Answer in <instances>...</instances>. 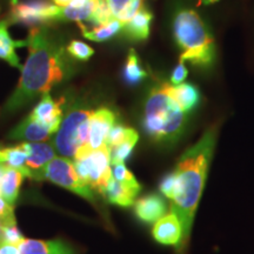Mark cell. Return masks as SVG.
Masks as SVG:
<instances>
[{
    "instance_id": "30",
    "label": "cell",
    "mask_w": 254,
    "mask_h": 254,
    "mask_svg": "<svg viewBox=\"0 0 254 254\" xmlns=\"http://www.w3.org/2000/svg\"><path fill=\"white\" fill-rule=\"evenodd\" d=\"M112 166V177L116 180L126 184H139L132 172H129L125 164H116Z\"/></svg>"
},
{
    "instance_id": "25",
    "label": "cell",
    "mask_w": 254,
    "mask_h": 254,
    "mask_svg": "<svg viewBox=\"0 0 254 254\" xmlns=\"http://www.w3.org/2000/svg\"><path fill=\"white\" fill-rule=\"evenodd\" d=\"M2 155H4V163L2 164L20 171L25 177L30 178V171L26 167L27 154L20 144L13 146V147L2 148Z\"/></svg>"
},
{
    "instance_id": "18",
    "label": "cell",
    "mask_w": 254,
    "mask_h": 254,
    "mask_svg": "<svg viewBox=\"0 0 254 254\" xmlns=\"http://www.w3.org/2000/svg\"><path fill=\"white\" fill-rule=\"evenodd\" d=\"M98 4L99 0H71L67 7L60 8L58 21H90Z\"/></svg>"
},
{
    "instance_id": "33",
    "label": "cell",
    "mask_w": 254,
    "mask_h": 254,
    "mask_svg": "<svg viewBox=\"0 0 254 254\" xmlns=\"http://www.w3.org/2000/svg\"><path fill=\"white\" fill-rule=\"evenodd\" d=\"M134 1H136V0H107V4H109L111 12H112L113 18L117 19L124 9L128 7Z\"/></svg>"
},
{
    "instance_id": "35",
    "label": "cell",
    "mask_w": 254,
    "mask_h": 254,
    "mask_svg": "<svg viewBox=\"0 0 254 254\" xmlns=\"http://www.w3.org/2000/svg\"><path fill=\"white\" fill-rule=\"evenodd\" d=\"M0 254H19V247L12 244L1 243L0 244Z\"/></svg>"
},
{
    "instance_id": "16",
    "label": "cell",
    "mask_w": 254,
    "mask_h": 254,
    "mask_svg": "<svg viewBox=\"0 0 254 254\" xmlns=\"http://www.w3.org/2000/svg\"><path fill=\"white\" fill-rule=\"evenodd\" d=\"M18 247L19 254H75L74 250L62 240L24 239Z\"/></svg>"
},
{
    "instance_id": "26",
    "label": "cell",
    "mask_w": 254,
    "mask_h": 254,
    "mask_svg": "<svg viewBox=\"0 0 254 254\" xmlns=\"http://www.w3.org/2000/svg\"><path fill=\"white\" fill-rule=\"evenodd\" d=\"M66 51L72 58L81 60V62H86L94 55V50L91 46L79 40H72L66 47Z\"/></svg>"
},
{
    "instance_id": "23",
    "label": "cell",
    "mask_w": 254,
    "mask_h": 254,
    "mask_svg": "<svg viewBox=\"0 0 254 254\" xmlns=\"http://www.w3.org/2000/svg\"><path fill=\"white\" fill-rule=\"evenodd\" d=\"M138 139H139L138 132L132 128V131L129 132V134L127 135L126 138L120 142V144L109 148L111 165L125 163L126 159H128L129 155H131L133 148H134L135 144L138 142Z\"/></svg>"
},
{
    "instance_id": "3",
    "label": "cell",
    "mask_w": 254,
    "mask_h": 254,
    "mask_svg": "<svg viewBox=\"0 0 254 254\" xmlns=\"http://www.w3.org/2000/svg\"><path fill=\"white\" fill-rule=\"evenodd\" d=\"M186 114L171 97L167 82H163L152 88L146 98L142 125L154 141L171 144L185 128Z\"/></svg>"
},
{
    "instance_id": "24",
    "label": "cell",
    "mask_w": 254,
    "mask_h": 254,
    "mask_svg": "<svg viewBox=\"0 0 254 254\" xmlns=\"http://www.w3.org/2000/svg\"><path fill=\"white\" fill-rule=\"evenodd\" d=\"M147 73L142 68L140 62H139L138 55L133 49L128 51V56L125 64V67L123 71V77L127 84L136 85L144 80Z\"/></svg>"
},
{
    "instance_id": "31",
    "label": "cell",
    "mask_w": 254,
    "mask_h": 254,
    "mask_svg": "<svg viewBox=\"0 0 254 254\" xmlns=\"http://www.w3.org/2000/svg\"><path fill=\"white\" fill-rule=\"evenodd\" d=\"M160 192L166 196L167 199H170L172 201L174 198V194H176V177H174V173H170L161 180L160 183Z\"/></svg>"
},
{
    "instance_id": "11",
    "label": "cell",
    "mask_w": 254,
    "mask_h": 254,
    "mask_svg": "<svg viewBox=\"0 0 254 254\" xmlns=\"http://www.w3.org/2000/svg\"><path fill=\"white\" fill-rule=\"evenodd\" d=\"M153 238L159 244L177 246L179 249L183 241V225L178 215L171 211L163 218L155 221L152 228Z\"/></svg>"
},
{
    "instance_id": "7",
    "label": "cell",
    "mask_w": 254,
    "mask_h": 254,
    "mask_svg": "<svg viewBox=\"0 0 254 254\" xmlns=\"http://www.w3.org/2000/svg\"><path fill=\"white\" fill-rule=\"evenodd\" d=\"M73 163L81 182L92 190H98L103 194L104 190L112 178L110 150L107 146L93 151L85 158L77 159Z\"/></svg>"
},
{
    "instance_id": "13",
    "label": "cell",
    "mask_w": 254,
    "mask_h": 254,
    "mask_svg": "<svg viewBox=\"0 0 254 254\" xmlns=\"http://www.w3.org/2000/svg\"><path fill=\"white\" fill-rule=\"evenodd\" d=\"M140 190V184L122 183L112 177L104 190L103 195L111 204L118 205L120 207H129L134 204V200Z\"/></svg>"
},
{
    "instance_id": "14",
    "label": "cell",
    "mask_w": 254,
    "mask_h": 254,
    "mask_svg": "<svg viewBox=\"0 0 254 254\" xmlns=\"http://www.w3.org/2000/svg\"><path fill=\"white\" fill-rule=\"evenodd\" d=\"M51 134H53V132L49 127L28 116L9 132L8 139L23 142H38L47 140Z\"/></svg>"
},
{
    "instance_id": "10",
    "label": "cell",
    "mask_w": 254,
    "mask_h": 254,
    "mask_svg": "<svg viewBox=\"0 0 254 254\" xmlns=\"http://www.w3.org/2000/svg\"><path fill=\"white\" fill-rule=\"evenodd\" d=\"M63 103L64 99L55 100L50 93H45L41 95L40 101L30 116L49 127L53 133H57L63 122Z\"/></svg>"
},
{
    "instance_id": "4",
    "label": "cell",
    "mask_w": 254,
    "mask_h": 254,
    "mask_svg": "<svg viewBox=\"0 0 254 254\" xmlns=\"http://www.w3.org/2000/svg\"><path fill=\"white\" fill-rule=\"evenodd\" d=\"M173 34L180 50V60L195 66H209L214 60L213 38L208 33L204 21L192 9H182L173 20Z\"/></svg>"
},
{
    "instance_id": "20",
    "label": "cell",
    "mask_w": 254,
    "mask_h": 254,
    "mask_svg": "<svg viewBox=\"0 0 254 254\" xmlns=\"http://www.w3.org/2000/svg\"><path fill=\"white\" fill-rule=\"evenodd\" d=\"M168 92L173 100L178 104V106L186 113L194 110L196 105L199 104V91L192 84H187V82H183L179 85L168 84Z\"/></svg>"
},
{
    "instance_id": "21",
    "label": "cell",
    "mask_w": 254,
    "mask_h": 254,
    "mask_svg": "<svg viewBox=\"0 0 254 254\" xmlns=\"http://www.w3.org/2000/svg\"><path fill=\"white\" fill-rule=\"evenodd\" d=\"M24 177L25 176L20 171L14 170V168L8 166L6 167L4 176L0 179V195L9 205L13 206L14 202L17 201Z\"/></svg>"
},
{
    "instance_id": "15",
    "label": "cell",
    "mask_w": 254,
    "mask_h": 254,
    "mask_svg": "<svg viewBox=\"0 0 254 254\" xmlns=\"http://www.w3.org/2000/svg\"><path fill=\"white\" fill-rule=\"evenodd\" d=\"M134 213L141 221L151 224L164 217L166 213V204L164 199L158 194L142 196L135 201Z\"/></svg>"
},
{
    "instance_id": "28",
    "label": "cell",
    "mask_w": 254,
    "mask_h": 254,
    "mask_svg": "<svg viewBox=\"0 0 254 254\" xmlns=\"http://www.w3.org/2000/svg\"><path fill=\"white\" fill-rule=\"evenodd\" d=\"M2 239H4V243L17 246L25 239L20 231L18 230L17 221H8L2 224Z\"/></svg>"
},
{
    "instance_id": "1",
    "label": "cell",
    "mask_w": 254,
    "mask_h": 254,
    "mask_svg": "<svg viewBox=\"0 0 254 254\" xmlns=\"http://www.w3.org/2000/svg\"><path fill=\"white\" fill-rule=\"evenodd\" d=\"M26 43L28 58L20 69L17 87L6 101V113H14L40 95L50 93L69 75L67 51L46 25L32 27Z\"/></svg>"
},
{
    "instance_id": "19",
    "label": "cell",
    "mask_w": 254,
    "mask_h": 254,
    "mask_svg": "<svg viewBox=\"0 0 254 254\" xmlns=\"http://www.w3.org/2000/svg\"><path fill=\"white\" fill-rule=\"evenodd\" d=\"M152 19H153V15L151 12L142 6L131 20L124 24L123 31L125 32L127 37L133 40L140 41L147 39L150 36Z\"/></svg>"
},
{
    "instance_id": "39",
    "label": "cell",
    "mask_w": 254,
    "mask_h": 254,
    "mask_svg": "<svg viewBox=\"0 0 254 254\" xmlns=\"http://www.w3.org/2000/svg\"><path fill=\"white\" fill-rule=\"evenodd\" d=\"M0 163H4V155H2V148H0Z\"/></svg>"
},
{
    "instance_id": "27",
    "label": "cell",
    "mask_w": 254,
    "mask_h": 254,
    "mask_svg": "<svg viewBox=\"0 0 254 254\" xmlns=\"http://www.w3.org/2000/svg\"><path fill=\"white\" fill-rule=\"evenodd\" d=\"M114 20L112 12L107 4V0H99L98 7L95 8L93 15H92L90 21L93 23L95 26H100V25L109 24L111 21Z\"/></svg>"
},
{
    "instance_id": "2",
    "label": "cell",
    "mask_w": 254,
    "mask_h": 254,
    "mask_svg": "<svg viewBox=\"0 0 254 254\" xmlns=\"http://www.w3.org/2000/svg\"><path fill=\"white\" fill-rule=\"evenodd\" d=\"M215 141L217 129L215 127H211L198 142L187 148L180 157L173 172L177 187L171 211L178 215L183 225V241L180 249L185 247L190 239L196 207L205 187L209 163L213 157Z\"/></svg>"
},
{
    "instance_id": "34",
    "label": "cell",
    "mask_w": 254,
    "mask_h": 254,
    "mask_svg": "<svg viewBox=\"0 0 254 254\" xmlns=\"http://www.w3.org/2000/svg\"><path fill=\"white\" fill-rule=\"evenodd\" d=\"M187 77V68L185 66V62L180 60L179 64L177 65V67L174 68L172 73V77H171V84L172 85H179L183 84V81L185 80Z\"/></svg>"
},
{
    "instance_id": "5",
    "label": "cell",
    "mask_w": 254,
    "mask_h": 254,
    "mask_svg": "<svg viewBox=\"0 0 254 254\" xmlns=\"http://www.w3.org/2000/svg\"><path fill=\"white\" fill-rule=\"evenodd\" d=\"M92 112L93 111L84 107H77L69 111L67 116L63 119L53 140L57 153L74 160L88 155L87 142Z\"/></svg>"
},
{
    "instance_id": "12",
    "label": "cell",
    "mask_w": 254,
    "mask_h": 254,
    "mask_svg": "<svg viewBox=\"0 0 254 254\" xmlns=\"http://www.w3.org/2000/svg\"><path fill=\"white\" fill-rule=\"evenodd\" d=\"M21 147L26 152V167L30 171V178L56 158L57 151L53 142H21Z\"/></svg>"
},
{
    "instance_id": "9",
    "label": "cell",
    "mask_w": 254,
    "mask_h": 254,
    "mask_svg": "<svg viewBox=\"0 0 254 254\" xmlns=\"http://www.w3.org/2000/svg\"><path fill=\"white\" fill-rule=\"evenodd\" d=\"M114 125H116V114L107 107H100L92 112L87 142L88 154L106 146L107 135Z\"/></svg>"
},
{
    "instance_id": "17",
    "label": "cell",
    "mask_w": 254,
    "mask_h": 254,
    "mask_svg": "<svg viewBox=\"0 0 254 254\" xmlns=\"http://www.w3.org/2000/svg\"><path fill=\"white\" fill-rule=\"evenodd\" d=\"M27 46L26 40H13L8 33V23L6 19L0 20V59L7 62L15 68L21 69L19 58L15 50Z\"/></svg>"
},
{
    "instance_id": "8",
    "label": "cell",
    "mask_w": 254,
    "mask_h": 254,
    "mask_svg": "<svg viewBox=\"0 0 254 254\" xmlns=\"http://www.w3.org/2000/svg\"><path fill=\"white\" fill-rule=\"evenodd\" d=\"M60 7L50 4L46 0H12V8L8 24H21L30 27H37L58 21Z\"/></svg>"
},
{
    "instance_id": "38",
    "label": "cell",
    "mask_w": 254,
    "mask_h": 254,
    "mask_svg": "<svg viewBox=\"0 0 254 254\" xmlns=\"http://www.w3.org/2000/svg\"><path fill=\"white\" fill-rule=\"evenodd\" d=\"M4 243V239H2V224L0 221V244Z\"/></svg>"
},
{
    "instance_id": "36",
    "label": "cell",
    "mask_w": 254,
    "mask_h": 254,
    "mask_svg": "<svg viewBox=\"0 0 254 254\" xmlns=\"http://www.w3.org/2000/svg\"><path fill=\"white\" fill-rule=\"evenodd\" d=\"M53 4L56 6H58L60 8H65L71 4V0H52Z\"/></svg>"
},
{
    "instance_id": "29",
    "label": "cell",
    "mask_w": 254,
    "mask_h": 254,
    "mask_svg": "<svg viewBox=\"0 0 254 254\" xmlns=\"http://www.w3.org/2000/svg\"><path fill=\"white\" fill-rule=\"evenodd\" d=\"M131 131L132 128H129V127L117 125L116 124V125L112 127V129L110 131L109 135H107V139H106L107 148H111L113 147V146L120 144V142H122L124 139L129 134V132Z\"/></svg>"
},
{
    "instance_id": "6",
    "label": "cell",
    "mask_w": 254,
    "mask_h": 254,
    "mask_svg": "<svg viewBox=\"0 0 254 254\" xmlns=\"http://www.w3.org/2000/svg\"><path fill=\"white\" fill-rule=\"evenodd\" d=\"M32 179L47 180L64 189L77 193L82 198L94 201L93 190L81 182L75 171L74 163L69 158L56 157L33 174Z\"/></svg>"
},
{
    "instance_id": "32",
    "label": "cell",
    "mask_w": 254,
    "mask_h": 254,
    "mask_svg": "<svg viewBox=\"0 0 254 254\" xmlns=\"http://www.w3.org/2000/svg\"><path fill=\"white\" fill-rule=\"evenodd\" d=\"M14 220L15 217L13 206L9 205L5 199L0 195V221H1V224H5V222Z\"/></svg>"
},
{
    "instance_id": "22",
    "label": "cell",
    "mask_w": 254,
    "mask_h": 254,
    "mask_svg": "<svg viewBox=\"0 0 254 254\" xmlns=\"http://www.w3.org/2000/svg\"><path fill=\"white\" fill-rule=\"evenodd\" d=\"M79 27L81 28V33L86 39L97 41V43H101V41H106L113 38L114 36L119 33L120 31H123L124 24L120 23L119 20L114 19L109 24L100 25V26L93 27L92 30H87L86 27L82 26L81 23H78Z\"/></svg>"
},
{
    "instance_id": "37",
    "label": "cell",
    "mask_w": 254,
    "mask_h": 254,
    "mask_svg": "<svg viewBox=\"0 0 254 254\" xmlns=\"http://www.w3.org/2000/svg\"><path fill=\"white\" fill-rule=\"evenodd\" d=\"M215 1H218V0H200V4L207 5V4H213Z\"/></svg>"
}]
</instances>
